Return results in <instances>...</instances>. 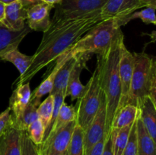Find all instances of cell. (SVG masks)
<instances>
[{"label": "cell", "mask_w": 156, "mask_h": 155, "mask_svg": "<svg viewBox=\"0 0 156 155\" xmlns=\"http://www.w3.org/2000/svg\"><path fill=\"white\" fill-rule=\"evenodd\" d=\"M11 117L12 114L9 107L0 113V137L10 124Z\"/></svg>", "instance_id": "32"}, {"label": "cell", "mask_w": 156, "mask_h": 155, "mask_svg": "<svg viewBox=\"0 0 156 155\" xmlns=\"http://www.w3.org/2000/svg\"><path fill=\"white\" fill-rule=\"evenodd\" d=\"M140 118L151 138L156 140V104L146 97L139 108Z\"/></svg>", "instance_id": "17"}, {"label": "cell", "mask_w": 156, "mask_h": 155, "mask_svg": "<svg viewBox=\"0 0 156 155\" xmlns=\"http://www.w3.org/2000/svg\"><path fill=\"white\" fill-rule=\"evenodd\" d=\"M133 53L129 52L126 49V46H124L123 47V50H122L120 64H119V72H120V102H119L118 109L125 106L127 103L131 80H132L133 72Z\"/></svg>", "instance_id": "9"}, {"label": "cell", "mask_w": 156, "mask_h": 155, "mask_svg": "<svg viewBox=\"0 0 156 155\" xmlns=\"http://www.w3.org/2000/svg\"><path fill=\"white\" fill-rule=\"evenodd\" d=\"M31 97L30 84L29 82L17 86L9 99V106L12 120L15 121L22 114L23 111L30 102Z\"/></svg>", "instance_id": "13"}, {"label": "cell", "mask_w": 156, "mask_h": 155, "mask_svg": "<svg viewBox=\"0 0 156 155\" xmlns=\"http://www.w3.org/2000/svg\"><path fill=\"white\" fill-rule=\"evenodd\" d=\"M106 138H107L104 137V138H102V139H101L98 142L96 143V144L91 147V149L90 150L89 153H88V155H102L103 154Z\"/></svg>", "instance_id": "33"}, {"label": "cell", "mask_w": 156, "mask_h": 155, "mask_svg": "<svg viewBox=\"0 0 156 155\" xmlns=\"http://www.w3.org/2000/svg\"><path fill=\"white\" fill-rule=\"evenodd\" d=\"M90 56L91 54L87 53L76 56L77 57V60L69 77L65 94L66 97H69L72 101L80 98L85 91V85H83L81 82L80 74L82 70L85 68Z\"/></svg>", "instance_id": "12"}, {"label": "cell", "mask_w": 156, "mask_h": 155, "mask_svg": "<svg viewBox=\"0 0 156 155\" xmlns=\"http://www.w3.org/2000/svg\"><path fill=\"white\" fill-rule=\"evenodd\" d=\"M140 115V110L136 106L126 104L117 109L112 120L111 129H120L126 126H131L135 122Z\"/></svg>", "instance_id": "19"}, {"label": "cell", "mask_w": 156, "mask_h": 155, "mask_svg": "<svg viewBox=\"0 0 156 155\" xmlns=\"http://www.w3.org/2000/svg\"><path fill=\"white\" fill-rule=\"evenodd\" d=\"M120 30L115 19L104 20L87 31L62 55L68 58L84 53L105 56Z\"/></svg>", "instance_id": "4"}, {"label": "cell", "mask_w": 156, "mask_h": 155, "mask_svg": "<svg viewBox=\"0 0 156 155\" xmlns=\"http://www.w3.org/2000/svg\"><path fill=\"white\" fill-rule=\"evenodd\" d=\"M68 58L64 55L59 56L57 60L56 61V65H55L54 68H53L50 74L47 76V78L36 88L34 91L33 94H31L30 97V101L34 103L36 106H39L41 103V99L46 95L47 94H50L51 92L52 89H53V84H54L55 78H56V73L59 70V68L62 67V65L65 63L66 59Z\"/></svg>", "instance_id": "16"}, {"label": "cell", "mask_w": 156, "mask_h": 155, "mask_svg": "<svg viewBox=\"0 0 156 155\" xmlns=\"http://www.w3.org/2000/svg\"><path fill=\"white\" fill-rule=\"evenodd\" d=\"M17 1V0H0V2H2L3 4L5 5H9V4H11V3Z\"/></svg>", "instance_id": "39"}, {"label": "cell", "mask_w": 156, "mask_h": 155, "mask_svg": "<svg viewBox=\"0 0 156 155\" xmlns=\"http://www.w3.org/2000/svg\"><path fill=\"white\" fill-rule=\"evenodd\" d=\"M76 119V112L75 106L73 105H68L64 102L61 106L60 109L59 111L57 117H56L55 122L50 130L48 135L54 133L56 131L59 130L64 126L69 123L70 122L75 121ZM47 135V136H48Z\"/></svg>", "instance_id": "25"}, {"label": "cell", "mask_w": 156, "mask_h": 155, "mask_svg": "<svg viewBox=\"0 0 156 155\" xmlns=\"http://www.w3.org/2000/svg\"><path fill=\"white\" fill-rule=\"evenodd\" d=\"M134 67L127 103L140 108L149 97L156 104V61L145 53H133Z\"/></svg>", "instance_id": "3"}, {"label": "cell", "mask_w": 156, "mask_h": 155, "mask_svg": "<svg viewBox=\"0 0 156 155\" xmlns=\"http://www.w3.org/2000/svg\"><path fill=\"white\" fill-rule=\"evenodd\" d=\"M62 155H68V153H67V151L66 152V153H64L63 154H62Z\"/></svg>", "instance_id": "40"}, {"label": "cell", "mask_w": 156, "mask_h": 155, "mask_svg": "<svg viewBox=\"0 0 156 155\" xmlns=\"http://www.w3.org/2000/svg\"><path fill=\"white\" fill-rule=\"evenodd\" d=\"M145 8L141 0H108L101 10L103 20L120 19Z\"/></svg>", "instance_id": "10"}, {"label": "cell", "mask_w": 156, "mask_h": 155, "mask_svg": "<svg viewBox=\"0 0 156 155\" xmlns=\"http://www.w3.org/2000/svg\"><path fill=\"white\" fill-rule=\"evenodd\" d=\"M54 5L43 2L34 5L27 9V26L30 30L44 33L50 27V12Z\"/></svg>", "instance_id": "11"}, {"label": "cell", "mask_w": 156, "mask_h": 155, "mask_svg": "<svg viewBox=\"0 0 156 155\" xmlns=\"http://www.w3.org/2000/svg\"><path fill=\"white\" fill-rule=\"evenodd\" d=\"M133 125L120 129H111L110 131L112 139L113 155L122 154L129 140V133Z\"/></svg>", "instance_id": "23"}, {"label": "cell", "mask_w": 156, "mask_h": 155, "mask_svg": "<svg viewBox=\"0 0 156 155\" xmlns=\"http://www.w3.org/2000/svg\"><path fill=\"white\" fill-rule=\"evenodd\" d=\"M136 18L140 19L145 24H155V9L152 7H146L140 11H136V12H133L132 14L124 17V18L115 20L119 27H121L122 26L126 25L130 21L133 19H136Z\"/></svg>", "instance_id": "24"}, {"label": "cell", "mask_w": 156, "mask_h": 155, "mask_svg": "<svg viewBox=\"0 0 156 155\" xmlns=\"http://www.w3.org/2000/svg\"><path fill=\"white\" fill-rule=\"evenodd\" d=\"M101 12L72 19L51 21L44 32L36 52L31 56V63L26 72L16 81L17 86L29 82L41 69L55 62L76 41L94 26L104 21Z\"/></svg>", "instance_id": "1"}, {"label": "cell", "mask_w": 156, "mask_h": 155, "mask_svg": "<svg viewBox=\"0 0 156 155\" xmlns=\"http://www.w3.org/2000/svg\"><path fill=\"white\" fill-rule=\"evenodd\" d=\"M19 2L24 9H27L34 5L41 2L42 0H19Z\"/></svg>", "instance_id": "35"}, {"label": "cell", "mask_w": 156, "mask_h": 155, "mask_svg": "<svg viewBox=\"0 0 156 155\" xmlns=\"http://www.w3.org/2000/svg\"><path fill=\"white\" fill-rule=\"evenodd\" d=\"M27 21V9H24L19 0L5 5L4 26L14 31H21L25 27Z\"/></svg>", "instance_id": "14"}, {"label": "cell", "mask_w": 156, "mask_h": 155, "mask_svg": "<svg viewBox=\"0 0 156 155\" xmlns=\"http://www.w3.org/2000/svg\"><path fill=\"white\" fill-rule=\"evenodd\" d=\"M67 153L68 155H84V130L77 124L75 126Z\"/></svg>", "instance_id": "28"}, {"label": "cell", "mask_w": 156, "mask_h": 155, "mask_svg": "<svg viewBox=\"0 0 156 155\" xmlns=\"http://www.w3.org/2000/svg\"><path fill=\"white\" fill-rule=\"evenodd\" d=\"M37 109V106L30 101L18 119L15 121H12V118H11L12 124L19 130L27 131L28 126L34 121L38 119Z\"/></svg>", "instance_id": "26"}, {"label": "cell", "mask_w": 156, "mask_h": 155, "mask_svg": "<svg viewBox=\"0 0 156 155\" xmlns=\"http://www.w3.org/2000/svg\"><path fill=\"white\" fill-rule=\"evenodd\" d=\"M5 15V5L0 2V24L4 25Z\"/></svg>", "instance_id": "36"}, {"label": "cell", "mask_w": 156, "mask_h": 155, "mask_svg": "<svg viewBox=\"0 0 156 155\" xmlns=\"http://www.w3.org/2000/svg\"><path fill=\"white\" fill-rule=\"evenodd\" d=\"M106 127V99L101 90L100 106L95 116L84 131V155H88L91 147L105 137Z\"/></svg>", "instance_id": "8"}, {"label": "cell", "mask_w": 156, "mask_h": 155, "mask_svg": "<svg viewBox=\"0 0 156 155\" xmlns=\"http://www.w3.org/2000/svg\"><path fill=\"white\" fill-rule=\"evenodd\" d=\"M101 88L99 78V68L98 65L85 85V90L82 97L77 100L75 109L76 112V122L84 131L95 116L100 106Z\"/></svg>", "instance_id": "5"}, {"label": "cell", "mask_w": 156, "mask_h": 155, "mask_svg": "<svg viewBox=\"0 0 156 155\" xmlns=\"http://www.w3.org/2000/svg\"><path fill=\"white\" fill-rule=\"evenodd\" d=\"M53 106H54V97L53 95H50L37 106V112L38 119L42 122L45 132L49 128L53 116ZM45 134V133H44Z\"/></svg>", "instance_id": "27"}, {"label": "cell", "mask_w": 156, "mask_h": 155, "mask_svg": "<svg viewBox=\"0 0 156 155\" xmlns=\"http://www.w3.org/2000/svg\"><path fill=\"white\" fill-rule=\"evenodd\" d=\"M125 46L121 29L117 32L108 53L97 56L101 88L106 99V127L105 137L110 134L112 120L118 109L120 99V81L119 64L122 50Z\"/></svg>", "instance_id": "2"}, {"label": "cell", "mask_w": 156, "mask_h": 155, "mask_svg": "<svg viewBox=\"0 0 156 155\" xmlns=\"http://www.w3.org/2000/svg\"><path fill=\"white\" fill-rule=\"evenodd\" d=\"M30 30L27 25L21 31H14L0 24V53L9 49L18 48Z\"/></svg>", "instance_id": "18"}, {"label": "cell", "mask_w": 156, "mask_h": 155, "mask_svg": "<svg viewBox=\"0 0 156 155\" xmlns=\"http://www.w3.org/2000/svg\"><path fill=\"white\" fill-rule=\"evenodd\" d=\"M76 122H70L54 133L48 135L38 146L41 155H62L67 151Z\"/></svg>", "instance_id": "7"}, {"label": "cell", "mask_w": 156, "mask_h": 155, "mask_svg": "<svg viewBox=\"0 0 156 155\" xmlns=\"http://www.w3.org/2000/svg\"><path fill=\"white\" fill-rule=\"evenodd\" d=\"M21 155H41L39 147L30 140L26 131L21 132Z\"/></svg>", "instance_id": "30"}, {"label": "cell", "mask_w": 156, "mask_h": 155, "mask_svg": "<svg viewBox=\"0 0 156 155\" xmlns=\"http://www.w3.org/2000/svg\"><path fill=\"white\" fill-rule=\"evenodd\" d=\"M144 7H152L156 9V0H141Z\"/></svg>", "instance_id": "37"}, {"label": "cell", "mask_w": 156, "mask_h": 155, "mask_svg": "<svg viewBox=\"0 0 156 155\" xmlns=\"http://www.w3.org/2000/svg\"><path fill=\"white\" fill-rule=\"evenodd\" d=\"M139 117V116H138ZM137 120V119H136ZM136 120L133 125L129 133V140L121 155H137Z\"/></svg>", "instance_id": "31"}, {"label": "cell", "mask_w": 156, "mask_h": 155, "mask_svg": "<svg viewBox=\"0 0 156 155\" xmlns=\"http://www.w3.org/2000/svg\"><path fill=\"white\" fill-rule=\"evenodd\" d=\"M0 61H6L13 64L21 77L31 63V56H27L21 53L18 48H11L0 53Z\"/></svg>", "instance_id": "21"}, {"label": "cell", "mask_w": 156, "mask_h": 155, "mask_svg": "<svg viewBox=\"0 0 156 155\" xmlns=\"http://www.w3.org/2000/svg\"><path fill=\"white\" fill-rule=\"evenodd\" d=\"M108 0H62L54 6L51 21L72 19L101 12Z\"/></svg>", "instance_id": "6"}, {"label": "cell", "mask_w": 156, "mask_h": 155, "mask_svg": "<svg viewBox=\"0 0 156 155\" xmlns=\"http://www.w3.org/2000/svg\"><path fill=\"white\" fill-rule=\"evenodd\" d=\"M102 155H113L112 150V139H111V132L107 137L106 141H105V148H104L103 154Z\"/></svg>", "instance_id": "34"}, {"label": "cell", "mask_w": 156, "mask_h": 155, "mask_svg": "<svg viewBox=\"0 0 156 155\" xmlns=\"http://www.w3.org/2000/svg\"><path fill=\"white\" fill-rule=\"evenodd\" d=\"M27 133L29 138L36 145L39 146L42 144L45 133V128L43 125L42 122L37 119L34 121L27 129Z\"/></svg>", "instance_id": "29"}, {"label": "cell", "mask_w": 156, "mask_h": 155, "mask_svg": "<svg viewBox=\"0 0 156 155\" xmlns=\"http://www.w3.org/2000/svg\"><path fill=\"white\" fill-rule=\"evenodd\" d=\"M77 57L76 56H72L68 58L65 63L62 65L58 72L56 73V78L54 80L53 89L50 94L54 95L56 93L62 92L66 94V90L67 83H68L69 77L76 64ZM66 95V94H65Z\"/></svg>", "instance_id": "22"}, {"label": "cell", "mask_w": 156, "mask_h": 155, "mask_svg": "<svg viewBox=\"0 0 156 155\" xmlns=\"http://www.w3.org/2000/svg\"><path fill=\"white\" fill-rule=\"evenodd\" d=\"M62 0H42L43 2L47 3V4L52 5H56L59 4Z\"/></svg>", "instance_id": "38"}, {"label": "cell", "mask_w": 156, "mask_h": 155, "mask_svg": "<svg viewBox=\"0 0 156 155\" xmlns=\"http://www.w3.org/2000/svg\"><path fill=\"white\" fill-rule=\"evenodd\" d=\"M21 132L10 122L0 137V155H21Z\"/></svg>", "instance_id": "15"}, {"label": "cell", "mask_w": 156, "mask_h": 155, "mask_svg": "<svg viewBox=\"0 0 156 155\" xmlns=\"http://www.w3.org/2000/svg\"><path fill=\"white\" fill-rule=\"evenodd\" d=\"M136 132L137 155H156L155 141L146 131L140 115L136 120Z\"/></svg>", "instance_id": "20"}]
</instances>
